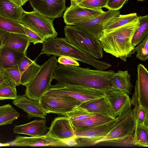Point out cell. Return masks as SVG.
I'll return each instance as SVG.
<instances>
[{
    "label": "cell",
    "mask_w": 148,
    "mask_h": 148,
    "mask_svg": "<svg viewBox=\"0 0 148 148\" xmlns=\"http://www.w3.org/2000/svg\"><path fill=\"white\" fill-rule=\"evenodd\" d=\"M133 145L140 147L148 146V126L135 127Z\"/></svg>",
    "instance_id": "obj_31"
},
{
    "label": "cell",
    "mask_w": 148,
    "mask_h": 148,
    "mask_svg": "<svg viewBox=\"0 0 148 148\" xmlns=\"http://www.w3.org/2000/svg\"><path fill=\"white\" fill-rule=\"evenodd\" d=\"M42 45L39 55L45 54L48 56L52 55L55 56H67L102 70L112 66L110 64L98 60L77 49L67 42L65 38L56 37L47 38Z\"/></svg>",
    "instance_id": "obj_3"
},
{
    "label": "cell",
    "mask_w": 148,
    "mask_h": 148,
    "mask_svg": "<svg viewBox=\"0 0 148 148\" xmlns=\"http://www.w3.org/2000/svg\"><path fill=\"white\" fill-rule=\"evenodd\" d=\"M4 75L16 86L21 85V74L18 68L0 69Z\"/></svg>",
    "instance_id": "obj_36"
},
{
    "label": "cell",
    "mask_w": 148,
    "mask_h": 148,
    "mask_svg": "<svg viewBox=\"0 0 148 148\" xmlns=\"http://www.w3.org/2000/svg\"><path fill=\"white\" fill-rule=\"evenodd\" d=\"M48 133L51 137L62 141L76 136L71 122L65 116L54 119L49 128Z\"/></svg>",
    "instance_id": "obj_16"
},
{
    "label": "cell",
    "mask_w": 148,
    "mask_h": 148,
    "mask_svg": "<svg viewBox=\"0 0 148 148\" xmlns=\"http://www.w3.org/2000/svg\"><path fill=\"white\" fill-rule=\"evenodd\" d=\"M31 42L27 36L10 33L4 40L2 46L7 47L26 55Z\"/></svg>",
    "instance_id": "obj_23"
},
{
    "label": "cell",
    "mask_w": 148,
    "mask_h": 148,
    "mask_svg": "<svg viewBox=\"0 0 148 148\" xmlns=\"http://www.w3.org/2000/svg\"><path fill=\"white\" fill-rule=\"evenodd\" d=\"M22 25L26 36L29 38L31 42L34 45L38 43H43L45 41V39L25 26Z\"/></svg>",
    "instance_id": "obj_38"
},
{
    "label": "cell",
    "mask_w": 148,
    "mask_h": 148,
    "mask_svg": "<svg viewBox=\"0 0 148 148\" xmlns=\"http://www.w3.org/2000/svg\"><path fill=\"white\" fill-rule=\"evenodd\" d=\"M146 0H138V1H144Z\"/></svg>",
    "instance_id": "obj_47"
},
{
    "label": "cell",
    "mask_w": 148,
    "mask_h": 148,
    "mask_svg": "<svg viewBox=\"0 0 148 148\" xmlns=\"http://www.w3.org/2000/svg\"><path fill=\"white\" fill-rule=\"evenodd\" d=\"M131 104L135 107L141 105L148 108V72L141 64L137 66L136 79Z\"/></svg>",
    "instance_id": "obj_11"
},
{
    "label": "cell",
    "mask_w": 148,
    "mask_h": 148,
    "mask_svg": "<svg viewBox=\"0 0 148 148\" xmlns=\"http://www.w3.org/2000/svg\"><path fill=\"white\" fill-rule=\"evenodd\" d=\"M120 11L108 10L97 16L85 20L73 26L99 38L103 31L102 24L106 19L120 14Z\"/></svg>",
    "instance_id": "obj_15"
},
{
    "label": "cell",
    "mask_w": 148,
    "mask_h": 148,
    "mask_svg": "<svg viewBox=\"0 0 148 148\" xmlns=\"http://www.w3.org/2000/svg\"><path fill=\"white\" fill-rule=\"evenodd\" d=\"M57 59L53 56L40 66L39 71L26 86L25 95L30 99L39 101L49 90Z\"/></svg>",
    "instance_id": "obj_5"
},
{
    "label": "cell",
    "mask_w": 148,
    "mask_h": 148,
    "mask_svg": "<svg viewBox=\"0 0 148 148\" xmlns=\"http://www.w3.org/2000/svg\"><path fill=\"white\" fill-rule=\"evenodd\" d=\"M45 119L35 120L28 123L14 126L13 130L15 134L29 135L31 136H40L46 134L49 128L46 125Z\"/></svg>",
    "instance_id": "obj_20"
},
{
    "label": "cell",
    "mask_w": 148,
    "mask_h": 148,
    "mask_svg": "<svg viewBox=\"0 0 148 148\" xmlns=\"http://www.w3.org/2000/svg\"><path fill=\"white\" fill-rule=\"evenodd\" d=\"M95 114L90 113L80 107L75 108L68 114L67 116L71 122L82 120L91 116Z\"/></svg>",
    "instance_id": "obj_35"
},
{
    "label": "cell",
    "mask_w": 148,
    "mask_h": 148,
    "mask_svg": "<svg viewBox=\"0 0 148 148\" xmlns=\"http://www.w3.org/2000/svg\"><path fill=\"white\" fill-rule=\"evenodd\" d=\"M26 55L11 48L2 46L0 49V69L18 68L20 61Z\"/></svg>",
    "instance_id": "obj_22"
},
{
    "label": "cell",
    "mask_w": 148,
    "mask_h": 148,
    "mask_svg": "<svg viewBox=\"0 0 148 148\" xmlns=\"http://www.w3.org/2000/svg\"><path fill=\"white\" fill-rule=\"evenodd\" d=\"M115 73L79 66L57 65L52 79L64 85L90 87L104 91L111 88V82Z\"/></svg>",
    "instance_id": "obj_1"
},
{
    "label": "cell",
    "mask_w": 148,
    "mask_h": 148,
    "mask_svg": "<svg viewBox=\"0 0 148 148\" xmlns=\"http://www.w3.org/2000/svg\"><path fill=\"white\" fill-rule=\"evenodd\" d=\"M138 19V16L136 13L126 15L117 14L104 21L102 24L103 32H108Z\"/></svg>",
    "instance_id": "obj_24"
},
{
    "label": "cell",
    "mask_w": 148,
    "mask_h": 148,
    "mask_svg": "<svg viewBox=\"0 0 148 148\" xmlns=\"http://www.w3.org/2000/svg\"><path fill=\"white\" fill-rule=\"evenodd\" d=\"M69 96L82 102L100 97L104 91L84 86L64 85L57 83L51 85L45 93Z\"/></svg>",
    "instance_id": "obj_9"
},
{
    "label": "cell",
    "mask_w": 148,
    "mask_h": 148,
    "mask_svg": "<svg viewBox=\"0 0 148 148\" xmlns=\"http://www.w3.org/2000/svg\"><path fill=\"white\" fill-rule=\"evenodd\" d=\"M46 113H53L66 116L82 103L64 95L45 94L39 101Z\"/></svg>",
    "instance_id": "obj_8"
},
{
    "label": "cell",
    "mask_w": 148,
    "mask_h": 148,
    "mask_svg": "<svg viewBox=\"0 0 148 148\" xmlns=\"http://www.w3.org/2000/svg\"><path fill=\"white\" fill-rule=\"evenodd\" d=\"M104 93L112 106L115 118L131 109V99L125 92L111 88Z\"/></svg>",
    "instance_id": "obj_17"
},
{
    "label": "cell",
    "mask_w": 148,
    "mask_h": 148,
    "mask_svg": "<svg viewBox=\"0 0 148 148\" xmlns=\"http://www.w3.org/2000/svg\"><path fill=\"white\" fill-rule=\"evenodd\" d=\"M135 52L136 58L139 60L144 61L148 60V35L134 48L133 54Z\"/></svg>",
    "instance_id": "obj_34"
},
{
    "label": "cell",
    "mask_w": 148,
    "mask_h": 148,
    "mask_svg": "<svg viewBox=\"0 0 148 148\" xmlns=\"http://www.w3.org/2000/svg\"><path fill=\"white\" fill-rule=\"evenodd\" d=\"M40 66L24 56L18 64L21 74V84L25 86L32 80L39 70Z\"/></svg>",
    "instance_id": "obj_21"
},
{
    "label": "cell",
    "mask_w": 148,
    "mask_h": 148,
    "mask_svg": "<svg viewBox=\"0 0 148 148\" xmlns=\"http://www.w3.org/2000/svg\"><path fill=\"white\" fill-rule=\"evenodd\" d=\"M139 24L138 18L108 32H103L98 39L103 50L126 62L127 58L133 54L134 48L132 45V39Z\"/></svg>",
    "instance_id": "obj_2"
},
{
    "label": "cell",
    "mask_w": 148,
    "mask_h": 148,
    "mask_svg": "<svg viewBox=\"0 0 148 148\" xmlns=\"http://www.w3.org/2000/svg\"><path fill=\"white\" fill-rule=\"evenodd\" d=\"M105 12L102 8H88L76 4L66 8L63 18L67 25H73L83 21L94 18Z\"/></svg>",
    "instance_id": "obj_13"
},
{
    "label": "cell",
    "mask_w": 148,
    "mask_h": 148,
    "mask_svg": "<svg viewBox=\"0 0 148 148\" xmlns=\"http://www.w3.org/2000/svg\"><path fill=\"white\" fill-rule=\"evenodd\" d=\"M10 146L9 144L8 143H0V147L8 146Z\"/></svg>",
    "instance_id": "obj_46"
},
{
    "label": "cell",
    "mask_w": 148,
    "mask_h": 148,
    "mask_svg": "<svg viewBox=\"0 0 148 148\" xmlns=\"http://www.w3.org/2000/svg\"><path fill=\"white\" fill-rule=\"evenodd\" d=\"M24 10L10 0H0V16L20 21Z\"/></svg>",
    "instance_id": "obj_26"
},
{
    "label": "cell",
    "mask_w": 148,
    "mask_h": 148,
    "mask_svg": "<svg viewBox=\"0 0 148 148\" xmlns=\"http://www.w3.org/2000/svg\"><path fill=\"white\" fill-rule=\"evenodd\" d=\"M67 145V146H76L77 144V136H75L69 138L62 141Z\"/></svg>",
    "instance_id": "obj_41"
},
{
    "label": "cell",
    "mask_w": 148,
    "mask_h": 148,
    "mask_svg": "<svg viewBox=\"0 0 148 148\" xmlns=\"http://www.w3.org/2000/svg\"><path fill=\"white\" fill-rule=\"evenodd\" d=\"M114 127L104 138L95 142L94 145L106 143L118 146L133 145L135 129L133 110L130 109L115 118Z\"/></svg>",
    "instance_id": "obj_4"
},
{
    "label": "cell",
    "mask_w": 148,
    "mask_h": 148,
    "mask_svg": "<svg viewBox=\"0 0 148 148\" xmlns=\"http://www.w3.org/2000/svg\"><path fill=\"white\" fill-rule=\"evenodd\" d=\"M140 24L132 39V45L134 48L148 35V16H138Z\"/></svg>",
    "instance_id": "obj_30"
},
{
    "label": "cell",
    "mask_w": 148,
    "mask_h": 148,
    "mask_svg": "<svg viewBox=\"0 0 148 148\" xmlns=\"http://www.w3.org/2000/svg\"><path fill=\"white\" fill-rule=\"evenodd\" d=\"M19 116V113L10 104L0 106V126L12 123Z\"/></svg>",
    "instance_id": "obj_29"
},
{
    "label": "cell",
    "mask_w": 148,
    "mask_h": 148,
    "mask_svg": "<svg viewBox=\"0 0 148 148\" xmlns=\"http://www.w3.org/2000/svg\"><path fill=\"white\" fill-rule=\"evenodd\" d=\"M54 19L44 16L38 12H23L19 22L40 36L47 39L55 38L58 33L54 27Z\"/></svg>",
    "instance_id": "obj_7"
},
{
    "label": "cell",
    "mask_w": 148,
    "mask_h": 148,
    "mask_svg": "<svg viewBox=\"0 0 148 148\" xmlns=\"http://www.w3.org/2000/svg\"><path fill=\"white\" fill-rule=\"evenodd\" d=\"M10 33L7 32L0 30V49L2 47L4 40L9 36Z\"/></svg>",
    "instance_id": "obj_43"
},
{
    "label": "cell",
    "mask_w": 148,
    "mask_h": 148,
    "mask_svg": "<svg viewBox=\"0 0 148 148\" xmlns=\"http://www.w3.org/2000/svg\"><path fill=\"white\" fill-rule=\"evenodd\" d=\"M34 11L54 19L62 16L65 10V0H29Z\"/></svg>",
    "instance_id": "obj_12"
},
{
    "label": "cell",
    "mask_w": 148,
    "mask_h": 148,
    "mask_svg": "<svg viewBox=\"0 0 148 148\" xmlns=\"http://www.w3.org/2000/svg\"><path fill=\"white\" fill-rule=\"evenodd\" d=\"M128 0H108L105 8L109 10L118 11L127 2Z\"/></svg>",
    "instance_id": "obj_39"
},
{
    "label": "cell",
    "mask_w": 148,
    "mask_h": 148,
    "mask_svg": "<svg viewBox=\"0 0 148 148\" xmlns=\"http://www.w3.org/2000/svg\"><path fill=\"white\" fill-rule=\"evenodd\" d=\"M10 146L29 147H65L61 140L51 137L48 132L40 136L27 137L17 135L13 140L8 143Z\"/></svg>",
    "instance_id": "obj_14"
},
{
    "label": "cell",
    "mask_w": 148,
    "mask_h": 148,
    "mask_svg": "<svg viewBox=\"0 0 148 148\" xmlns=\"http://www.w3.org/2000/svg\"><path fill=\"white\" fill-rule=\"evenodd\" d=\"M16 86L12 82L0 86V100H14L18 97Z\"/></svg>",
    "instance_id": "obj_33"
},
{
    "label": "cell",
    "mask_w": 148,
    "mask_h": 148,
    "mask_svg": "<svg viewBox=\"0 0 148 148\" xmlns=\"http://www.w3.org/2000/svg\"><path fill=\"white\" fill-rule=\"evenodd\" d=\"M131 80V75L128 71L119 70L115 73L111 81V88L130 94L133 87Z\"/></svg>",
    "instance_id": "obj_25"
},
{
    "label": "cell",
    "mask_w": 148,
    "mask_h": 148,
    "mask_svg": "<svg viewBox=\"0 0 148 148\" xmlns=\"http://www.w3.org/2000/svg\"><path fill=\"white\" fill-rule=\"evenodd\" d=\"M108 0H82L78 4L85 8L101 9L105 8Z\"/></svg>",
    "instance_id": "obj_37"
},
{
    "label": "cell",
    "mask_w": 148,
    "mask_h": 148,
    "mask_svg": "<svg viewBox=\"0 0 148 148\" xmlns=\"http://www.w3.org/2000/svg\"><path fill=\"white\" fill-rule=\"evenodd\" d=\"M132 110L135 127L148 126V108L140 105Z\"/></svg>",
    "instance_id": "obj_32"
},
{
    "label": "cell",
    "mask_w": 148,
    "mask_h": 148,
    "mask_svg": "<svg viewBox=\"0 0 148 148\" xmlns=\"http://www.w3.org/2000/svg\"><path fill=\"white\" fill-rule=\"evenodd\" d=\"M17 6L22 7L25 3L29 0H10Z\"/></svg>",
    "instance_id": "obj_44"
},
{
    "label": "cell",
    "mask_w": 148,
    "mask_h": 148,
    "mask_svg": "<svg viewBox=\"0 0 148 148\" xmlns=\"http://www.w3.org/2000/svg\"><path fill=\"white\" fill-rule=\"evenodd\" d=\"M12 103L25 112L29 118L36 117L46 119V113L39 101L29 99L24 94L18 95L16 99L13 100Z\"/></svg>",
    "instance_id": "obj_18"
},
{
    "label": "cell",
    "mask_w": 148,
    "mask_h": 148,
    "mask_svg": "<svg viewBox=\"0 0 148 148\" xmlns=\"http://www.w3.org/2000/svg\"><path fill=\"white\" fill-rule=\"evenodd\" d=\"M115 118L108 122L93 127L75 129L77 136L75 147L94 145L95 143L105 137L114 127Z\"/></svg>",
    "instance_id": "obj_10"
},
{
    "label": "cell",
    "mask_w": 148,
    "mask_h": 148,
    "mask_svg": "<svg viewBox=\"0 0 148 148\" xmlns=\"http://www.w3.org/2000/svg\"><path fill=\"white\" fill-rule=\"evenodd\" d=\"M11 82L4 75L0 69V86L8 84Z\"/></svg>",
    "instance_id": "obj_42"
},
{
    "label": "cell",
    "mask_w": 148,
    "mask_h": 148,
    "mask_svg": "<svg viewBox=\"0 0 148 148\" xmlns=\"http://www.w3.org/2000/svg\"><path fill=\"white\" fill-rule=\"evenodd\" d=\"M0 30L9 33L26 35L23 26L17 21L0 16Z\"/></svg>",
    "instance_id": "obj_28"
},
{
    "label": "cell",
    "mask_w": 148,
    "mask_h": 148,
    "mask_svg": "<svg viewBox=\"0 0 148 148\" xmlns=\"http://www.w3.org/2000/svg\"><path fill=\"white\" fill-rule=\"evenodd\" d=\"M115 118L95 114L85 119L74 121L71 123L75 130L77 128H88L94 127L108 122Z\"/></svg>",
    "instance_id": "obj_27"
},
{
    "label": "cell",
    "mask_w": 148,
    "mask_h": 148,
    "mask_svg": "<svg viewBox=\"0 0 148 148\" xmlns=\"http://www.w3.org/2000/svg\"><path fill=\"white\" fill-rule=\"evenodd\" d=\"M57 62L60 64L67 66H79V64L76 60L70 57L61 56L57 60Z\"/></svg>",
    "instance_id": "obj_40"
},
{
    "label": "cell",
    "mask_w": 148,
    "mask_h": 148,
    "mask_svg": "<svg viewBox=\"0 0 148 148\" xmlns=\"http://www.w3.org/2000/svg\"><path fill=\"white\" fill-rule=\"evenodd\" d=\"M79 107L93 114L114 117L112 106L105 95L82 103Z\"/></svg>",
    "instance_id": "obj_19"
},
{
    "label": "cell",
    "mask_w": 148,
    "mask_h": 148,
    "mask_svg": "<svg viewBox=\"0 0 148 148\" xmlns=\"http://www.w3.org/2000/svg\"><path fill=\"white\" fill-rule=\"evenodd\" d=\"M66 41L77 49L100 59L103 57V50L99 40L94 36L72 25L64 27Z\"/></svg>",
    "instance_id": "obj_6"
},
{
    "label": "cell",
    "mask_w": 148,
    "mask_h": 148,
    "mask_svg": "<svg viewBox=\"0 0 148 148\" xmlns=\"http://www.w3.org/2000/svg\"><path fill=\"white\" fill-rule=\"evenodd\" d=\"M71 6H72L76 4H78L81 2L82 0H71Z\"/></svg>",
    "instance_id": "obj_45"
}]
</instances>
